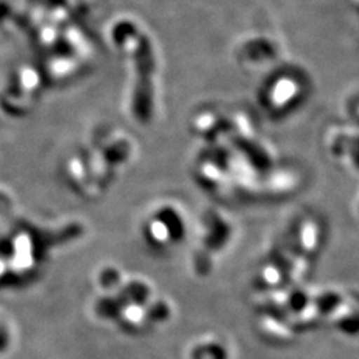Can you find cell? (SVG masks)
Instances as JSON below:
<instances>
[{"mask_svg":"<svg viewBox=\"0 0 359 359\" xmlns=\"http://www.w3.org/2000/svg\"><path fill=\"white\" fill-rule=\"evenodd\" d=\"M329 152L337 161L359 172V132L335 129L327 140Z\"/></svg>","mask_w":359,"mask_h":359,"instance_id":"obj_6","label":"cell"},{"mask_svg":"<svg viewBox=\"0 0 359 359\" xmlns=\"http://www.w3.org/2000/svg\"><path fill=\"white\" fill-rule=\"evenodd\" d=\"M192 359H228V351L218 342H205L194 347Z\"/></svg>","mask_w":359,"mask_h":359,"instance_id":"obj_9","label":"cell"},{"mask_svg":"<svg viewBox=\"0 0 359 359\" xmlns=\"http://www.w3.org/2000/svg\"><path fill=\"white\" fill-rule=\"evenodd\" d=\"M358 212H359V204H358Z\"/></svg>","mask_w":359,"mask_h":359,"instance_id":"obj_16","label":"cell"},{"mask_svg":"<svg viewBox=\"0 0 359 359\" xmlns=\"http://www.w3.org/2000/svg\"><path fill=\"white\" fill-rule=\"evenodd\" d=\"M310 304H311V298L305 290H299V289L292 292L287 295V299H286V308L294 314H301L306 311Z\"/></svg>","mask_w":359,"mask_h":359,"instance_id":"obj_10","label":"cell"},{"mask_svg":"<svg viewBox=\"0 0 359 359\" xmlns=\"http://www.w3.org/2000/svg\"><path fill=\"white\" fill-rule=\"evenodd\" d=\"M353 114H354V118H355V123L359 124V102L358 103L354 104V108H353Z\"/></svg>","mask_w":359,"mask_h":359,"instance_id":"obj_15","label":"cell"},{"mask_svg":"<svg viewBox=\"0 0 359 359\" xmlns=\"http://www.w3.org/2000/svg\"><path fill=\"white\" fill-rule=\"evenodd\" d=\"M8 344H10V335H8V332H7V329L4 327V325L0 323V353L4 351V350H7Z\"/></svg>","mask_w":359,"mask_h":359,"instance_id":"obj_14","label":"cell"},{"mask_svg":"<svg viewBox=\"0 0 359 359\" xmlns=\"http://www.w3.org/2000/svg\"><path fill=\"white\" fill-rule=\"evenodd\" d=\"M309 88L308 79L302 72L283 69L268 79L259 90L258 102L270 118H283L304 105Z\"/></svg>","mask_w":359,"mask_h":359,"instance_id":"obj_4","label":"cell"},{"mask_svg":"<svg viewBox=\"0 0 359 359\" xmlns=\"http://www.w3.org/2000/svg\"><path fill=\"white\" fill-rule=\"evenodd\" d=\"M50 83L38 63L15 65L0 87V112L13 120L31 115Z\"/></svg>","mask_w":359,"mask_h":359,"instance_id":"obj_3","label":"cell"},{"mask_svg":"<svg viewBox=\"0 0 359 359\" xmlns=\"http://www.w3.org/2000/svg\"><path fill=\"white\" fill-rule=\"evenodd\" d=\"M136 157V144L124 129L104 126L67 156L63 177L67 187L83 198H97L115 185Z\"/></svg>","mask_w":359,"mask_h":359,"instance_id":"obj_1","label":"cell"},{"mask_svg":"<svg viewBox=\"0 0 359 359\" xmlns=\"http://www.w3.org/2000/svg\"><path fill=\"white\" fill-rule=\"evenodd\" d=\"M144 229L151 244H179L187 234V224L176 206L164 204L154 209Z\"/></svg>","mask_w":359,"mask_h":359,"instance_id":"obj_5","label":"cell"},{"mask_svg":"<svg viewBox=\"0 0 359 359\" xmlns=\"http://www.w3.org/2000/svg\"><path fill=\"white\" fill-rule=\"evenodd\" d=\"M337 327L348 335L359 334V313H348L337 322Z\"/></svg>","mask_w":359,"mask_h":359,"instance_id":"obj_11","label":"cell"},{"mask_svg":"<svg viewBox=\"0 0 359 359\" xmlns=\"http://www.w3.org/2000/svg\"><path fill=\"white\" fill-rule=\"evenodd\" d=\"M120 281V276L115 269L104 270L102 274V283L104 287H114Z\"/></svg>","mask_w":359,"mask_h":359,"instance_id":"obj_12","label":"cell"},{"mask_svg":"<svg viewBox=\"0 0 359 359\" xmlns=\"http://www.w3.org/2000/svg\"><path fill=\"white\" fill-rule=\"evenodd\" d=\"M210 222H206L205 241L206 248L212 250H219L231 240V224L219 216H213Z\"/></svg>","mask_w":359,"mask_h":359,"instance_id":"obj_7","label":"cell"},{"mask_svg":"<svg viewBox=\"0 0 359 359\" xmlns=\"http://www.w3.org/2000/svg\"><path fill=\"white\" fill-rule=\"evenodd\" d=\"M13 208V197L6 192L4 188H0V215H6Z\"/></svg>","mask_w":359,"mask_h":359,"instance_id":"obj_13","label":"cell"},{"mask_svg":"<svg viewBox=\"0 0 359 359\" xmlns=\"http://www.w3.org/2000/svg\"><path fill=\"white\" fill-rule=\"evenodd\" d=\"M109 40L128 71V109L132 118L148 126L157 107L158 53L145 27L132 18H118L109 26Z\"/></svg>","mask_w":359,"mask_h":359,"instance_id":"obj_2","label":"cell"},{"mask_svg":"<svg viewBox=\"0 0 359 359\" xmlns=\"http://www.w3.org/2000/svg\"><path fill=\"white\" fill-rule=\"evenodd\" d=\"M311 302L314 305L313 308L317 310V313H320L322 316H327L339 308L342 302V297L335 292H326L313 298Z\"/></svg>","mask_w":359,"mask_h":359,"instance_id":"obj_8","label":"cell"}]
</instances>
